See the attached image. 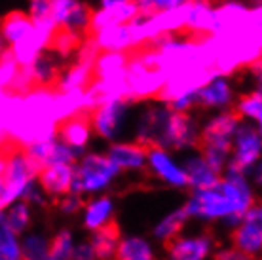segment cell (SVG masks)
I'll return each instance as SVG.
<instances>
[{
	"label": "cell",
	"instance_id": "obj_1",
	"mask_svg": "<svg viewBox=\"0 0 262 260\" xmlns=\"http://www.w3.org/2000/svg\"><path fill=\"white\" fill-rule=\"evenodd\" d=\"M256 202V188L247 175L228 163L221 179L209 188L190 190L183 209L188 221L202 224H221L230 234L239 224L243 213Z\"/></svg>",
	"mask_w": 262,
	"mask_h": 260
},
{
	"label": "cell",
	"instance_id": "obj_2",
	"mask_svg": "<svg viewBox=\"0 0 262 260\" xmlns=\"http://www.w3.org/2000/svg\"><path fill=\"white\" fill-rule=\"evenodd\" d=\"M200 120L194 112L171 111L164 103H148L137 118L135 141L144 146L158 144L171 152L198 148Z\"/></svg>",
	"mask_w": 262,
	"mask_h": 260
},
{
	"label": "cell",
	"instance_id": "obj_3",
	"mask_svg": "<svg viewBox=\"0 0 262 260\" xmlns=\"http://www.w3.org/2000/svg\"><path fill=\"white\" fill-rule=\"evenodd\" d=\"M122 177V171L106 152H84L74 162V181L71 192L84 198L103 194Z\"/></svg>",
	"mask_w": 262,
	"mask_h": 260
},
{
	"label": "cell",
	"instance_id": "obj_4",
	"mask_svg": "<svg viewBox=\"0 0 262 260\" xmlns=\"http://www.w3.org/2000/svg\"><path fill=\"white\" fill-rule=\"evenodd\" d=\"M133 99L127 95H106L95 106L90 109L92 129L106 143L120 141L125 135L129 122V112Z\"/></svg>",
	"mask_w": 262,
	"mask_h": 260
},
{
	"label": "cell",
	"instance_id": "obj_5",
	"mask_svg": "<svg viewBox=\"0 0 262 260\" xmlns=\"http://www.w3.org/2000/svg\"><path fill=\"white\" fill-rule=\"evenodd\" d=\"M262 156V125L251 120H239L234 137H232V150L230 162L243 173L256 163Z\"/></svg>",
	"mask_w": 262,
	"mask_h": 260
},
{
	"label": "cell",
	"instance_id": "obj_6",
	"mask_svg": "<svg viewBox=\"0 0 262 260\" xmlns=\"http://www.w3.org/2000/svg\"><path fill=\"white\" fill-rule=\"evenodd\" d=\"M230 245L237 249L247 260L258 258L262 254V205L255 202L245 213L242 221L228 234Z\"/></svg>",
	"mask_w": 262,
	"mask_h": 260
},
{
	"label": "cell",
	"instance_id": "obj_7",
	"mask_svg": "<svg viewBox=\"0 0 262 260\" xmlns=\"http://www.w3.org/2000/svg\"><path fill=\"white\" fill-rule=\"evenodd\" d=\"M146 173L175 190H188V181L183 165L173 152L158 144L146 146Z\"/></svg>",
	"mask_w": 262,
	"mask_h": 260
},
{
	"label": "cell",
	"instance_id": "obj_8",
	"mask_svg": "<svg viewBox=\"0 0 262 260\" xmlns=\"http://www.w3.org/2000/svg\"><path fill=\"white\" fill-rule=\"evenodd\" d=\"M236 88L228 76L223 72H215L205 80L196 93V111L216 112L232 109L236 103Z\"/></svg>",
	"mask_w": 262,
	"mask_h": 260
},
{
	"label": "cell",
	"instance_id": "obj_9",
	"mask_svg": "<svg viewBox=\"0 0 262 260\" xmlns=\"http://www.w3.org/2000/svg\"><path fill=\"white\" fill-rule=\"evenodd\" d=\"M23 148L38 169L46 167V165H53V163H74L80 158L76 150L63 143L59 137L55 135V131L29 141Z\"/></svg>",
	"mask_w": 262,
	"mask_h": 260
},
{
	"label": "cell",
	"instance_id": "obj_10",
	"mask_svg": "<svg viewBox=\"0 0 262 260\" xmlns=\"http://www.w3.org/2000/svg\"><path fill=\"white\" fill-rule=\"evenodd\" d=\"M165 253L173 260H205L211 258L216 249L215 235L209 232L184 235L179 234L164 243Z\"/></svg>",
	"mask_w": 262,
	"mask_h": 260
},
{
	"label": "cell",
	"instance_id": "obj_11",
	"mask_svg": "<svg viewBox=\"0 0 262 260\" xmlns=\"http://www.w3.org/2000/svg\"><path fill=\"white\" fill-rule=\"evenodd\" d=\"M55 135L59 137L63 143L72 146L82 156L93 135L90 111L88 109H78V111L63 116V120L57 122V125H55Z\"/></svg>",
	"mask_w": 262,
	"mask_h": 260
},
{
	"label": "cell",
	"instance_id": "obj_12",
	"mask_svg": "<svg viewBox=\"0 0 262 260\" xmlns=\"http://www.w3.org/2000/svg\"><path fill=\"white\" fill-rule=\"evenodd\" d=\"M242 118L237 116L234 109L216 111L200 125V141L198 144H216L232 148V137Z\"/></svg>",
	"mask_w": 262,
	"mask_h": 260
},
{
	"label": "cell",
	"instance_id": "obj_13",
	"mask_svg": "<svg viewBox=\"0 0 262 260\" xmlns=\"http://www.w3.org/2000/svg\"><path fill=\"white\" fill-rule=\"evenodd\" d=\"M92 42L99 52H127L137 50V38L129 23L106 25L92 33Z\"/></svg>",
	"mask_w": 262,
	"mask_h": 260
},
{
	"label": "cell",
	"instance_id": "obj_14",
	"mask_svg": "<svg viewBox=\"0 0 262 260\" xmlns=\"http://www.w3.org/2000/svg\"><path fill=\"white\" fill-rule=\"evenodd\" d=\"M106 156L120 167L122 173H144L146 171V146L133 141L108 143Z\"/></svg>",
	"mask_w": 262,
	"mask_h": 260
},
{
	"label": "cell",
	"instance_id": "obj_15",
	"mask_svg": "<svg viewBox=\"0 0 262 260\" xmlns=\"http://www.w3.org/2000/svg\"><path fill=\"white\" fill-rule=\"evenodd\" d=\"M40 188L46 192L50 200H57L63 194L71 192L72 181H74V163H53L46 165L36 175Z\"/></svg>",
	"mask_w": 262,
	"mask_h": 260
},
{
	"label": "cell",
	"instance_id": "obj_16",
	"mask_svg": "<svg viewBox=\"0 0 262 260\" xmlns=\"http://www.w3.org/2000/svg\"><path fill=\"white\" fill-rule=\"evenodd\" d=\"M137 12L135 0H99V10L92 13V33L106 25L129 23Z\"/></svg>",
	"mask_w": 262,
	"mask_h": 260
},
{
	"label": "cell",
	"instance_id": "obj_17",
	"mask_svg": "<svg viewBox=\"0 0 262 260\" xmlns=\"http://www.w3.org/2000/svg\"><path fill=\"white\" fill-rule=\"evenodd\" d=\"M114 200L106 194H95L84 200L82 207V224L88 232L99 230L114 221Z\"/></svg>",
	"mask_w": 262,
	"mask_h": 260
},
{
	"label": "cell",
	"instance_id": "obj_18",
	"mask_svg": "<svg viewBox=\"0 0 262 260\" xmlns=\"http://www.w3.org/2000/svg\"><path fill=\"white\" fill-rule=\"evenodd\" d=\"M181 165H183L184 173H186L188 190L209 188L221 179V173H216L209 163L205 162V158L202 156V152L198 148H194V152H188L183 158Z\"/></svg>",
	"mask_w": 262,
	"mask_h": 260
},
{
	"label": "cell",
	"instance_id": "obj_19",
	"mask_svg": "<svg viewBox=\"0 0 262 260\" xmlns=\"http://www.w3.org/2000/svg\"><path fill=\"white\" fill-rule=\"evenodd\" d=\"M34 31V21L27 12H10L0 19V36L8 48L29 38Z\"/></svg>",
	"mask_w": 262,
	"mask_h": 260
},
{
	"label": "cell",
	"instance_id": "obj_20",
	"mask_svg": "<svg viewBox=\"0 0 262 260\" xmlns=\"http://www.w3.org/2000/svg\"><path fill=\"white\" fill-rule=\"evenodd\" d=\"M116 258L120 260H152L156 258V249L150 240L143 235H124L118 240Z\"/></svg>",
	"mask_w": 262,
	"mask_h": 260
},
{
	"label": "cell",
	"instance_id": "obj_21",
	"mask_svg": "<svg viewBox=\"0 0 262 260\" xmlns=\"http://www.w3.org/2000/svg\"><path fill=\"white\" fill-rule=\"evenodd\" d=\"M186 224H188V215L184 213V209L183 207L173 209L171 213L162 216L154 224V228H152V240L158 241V243H167L175 235L183 234Z\"/></svg>",
	"mask_w": 262,
	"mask_h": 260
},
{
	"label": "cell",
	"instance_id": "obj_22",
	"mask_svg": "<svg viewBox=\"0 0 262 260\" xmlns=\"http://www.w3.org/2000/svg\"><path fill=\"white\" fill-rule=\"evenodd\" d=\"M120 240V230L116 226V222L112 221L111 224L93 230L90 232V243L95 249L97 258L101 260H112L116 258V247H118Z\"/></svg>",
	"mask_w": 262,
	"mask_h": 260
},
{
	"label": "cell",
	"instance_id": "obj_23",
	"mask_svg": "<svg viewBox=\"0 0 262 260\" xmlns=\"http://www.w3.org/2000/svg\"><path fill=\"white\" fill-rule=\"evenodd\" d=\"M92 13L93 10L85 2L76 0L74 6L71 8V12L67 13V17L63 19L59 29H63L67 33L76 34V36L82 38V36L92 33Z\"/></svg>",
	"mask_w": 262,
	"mask_h": 260
},
{
	"label": "cell",
	"instance_id": "obj_24",
	"mask_svg": "<svg viewBox=\"0 0 262 260\" xmlns=\"http://www.w3.org/2000/svg\"><path fill=\"white\" fill-rule=\"evenodd\" d=\"M232 109L237 112V116L242 118V120H251V122L262 125L260 88H255V90H249V91H245V93H239Z\"/></svg>",
	"mask_w": 262,
	"mask_h": 260
},
{
	"label": "cell",
	"instance_id": "obj_25",
	"mask_svg": "<svg viewBox=\"0 0 262 260\" xmlns=\"http://www.w3.org/2000/svg\"><path fill=\"white\" fill-rule=\"evenodd\" d=\"M21 258L25 260H48L50 254V237L38 232H29L19 235Z\"/></svg>",
	"mask_w": 262,
	"mask_h": 260
},
{
	"label": "cell",
	"instance_id": "obj_26",
	"mask_svg": "<svg viewBox=\"0 0 262 260\" xmlns=\"http://www.w3.org/2000/svg\"><path fill=\"white\" fill-rule=\"evenodd\" d=\"M6 213L8 224L12 226V230L17 235L25 234L27 230H31L33 224V207L25 202V200H15L10 205L4 207Z\"/></svg>",
	"mask_w": 262,
	"mask_h": 260
},
{
	"label": "cell",
	"instance_id": "obj_27",
	"mask_svg": "<svg viewBox=\"0 0 262 260\" xmlns=\"http://www.w3.org/2000/svg\"><path fill=\"white\" fill-rule=\"evenodd\" d=\"M0 260H21L19 235L8 224L4 209H0Z\"/></svg>",
	"mask_w": 262,
	"mask_h": 260
},
{
	"label": "cell",
	"instance_id": "obj_28",
	"mask_svg": "<svg viewBox=\"0 0 262 260\" xmlns=\"http://www.w3.org/2000/svg\"><path fill=\"white\" fill-rule=\"evenodd\" d=\"M74 234L69 228H61L55 232L53 237H50V260H71L72 258V249H74Z\"/></svg>",
	"mask_w": 262,
	"mask_h": 260
},
{
	"label": "cell",
	"instance_id": "obj_29",
	"mask_svg": "<svg viewBox=\"0 0 262 260\" xmlns=\"http://www.w3.org/2000/svg\"><path fill=\"white\" fill-rule=\"evenodd\" d=\"M198 150L202 152L205 162L209 163L216 173H223L226 169V165L230 162V150L232 148H228V146H216V144H198Z\"/></svg>",
	"mask_w": 262,
	"mask_h": 260
},
{
	"label": "cell",
	"instance_id": "obj_30",
	"mask_svg": "<svg viewBox=\"0 0 262 260\" xmlns=\"http://www.w3.org/2000/svg\"><path fill=\"white\" fill-rule=\"evenodd\" d=\"M84 200H85L84 196L74 194V192H67V194H63L61 198L53 200L52 203L57 207V211H59L61 215L74 216L82 211V207H84Z\"/></svg>",
	"mask_w": 262,
	"mask_h": 260
},
{
	"label": "cell",
	"instance_id": "obj_31",
	"mask_svg": "<svg viewBox=\"0 0 262 260\" xmlns=\"http://www.w3.org/2000/svg\"><path fill=\"white\" fill-rule=\"evenodd\" d=\"M188 0H135V6L141 13H162L169 12L175 8H181L183 4H186Z\"/></svg>",
	"mask_w": 262,
	"mask_h": 260
},
{
	"label": "cell",
	"instance_id": "obj_32",
	"mask_svg": "<svg viewBox=\"0 0 262 260\" xmlns=\"http://www.w3.org/2000/svg\"><path fill=\"white\" fill-rule=\"evenodd\" d=\"M21 200H25L31 207H48V205L52 203V200L46 196V192L40 188V184L36 179H34L33 182H29V186L23 190Z\"/></svg>",
	"mask_w": 262,
	"mask_h": 260
},
{
	"label": "cell",
	"instance_id": "obj_33",
	"mask_svg": "<svg viewBox=\"0 0 262 260\" xmlns=\"http://www.w3.org/2000/svg\"><path fill=\"white\" fill-rule=\"evenodd\" d=\"M50 10H52V0H29L27 15L34 23H38V21L50 19Z\"/></svg>",
	"mask_w": 262,
	"mask_h": 260
},
{
	"label": "cell",
	"instance_id": "obj_34",
	"mask_svg": "<svg viewBox=\"0 0 262 260\" xmlns=\"http://www.w3.org/2000/svg\"><path fill=\"white\" fill-rule=\"evenodd\" d=\"M72 260H97L95 249L90 243V240L85 241H76L74 249H72Z\"/></svg>",
	"mask_w": 262,
	"mask_h": 260
},
{
	"label": "cell",
	"instance_id": "obj_35",
	"mask_svg": "<svg viewBox=\"0 0 262 260\" xmlns=\"http://www.w3.org/2000/svg\"><path fill=\"white\" fill-rule=\"evenodd\" d=\"M213 258H219V260H247L243 256L237 249H234L230 245L228 249H215V253H213Z\"/></svg>",
	"mask_w": 262,
	"mask_h": 260
},
{
	"label": "cell",
	"instance_id": "obj_36",
	"mask_svg": "<svg viewBox=\"0 0 262 260\" xmlns=\"http://www.w3.org/2000/svg\"><path fill=\"white\" fill-rule=\"evenodd\" d=\"M8 52V46L4 44V40H2V36H0V59L4 57V53Z\"/></svg>",
	"mask_w": 262,
	"mask_h": 260
}]
</instances>
